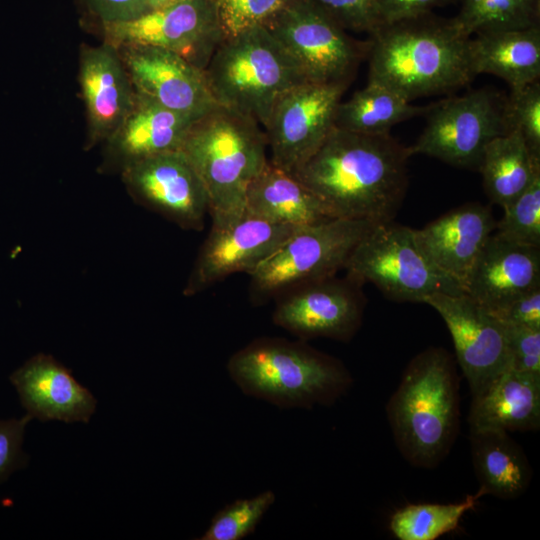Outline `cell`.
I'll list each match as a JSON object with an SVG mask.
<instances>
[{"label":"cell","instance_id":"37","mask_svg":"<svg viewBox=\"0 0 540 540\" xmlns=\"http://www.w3.org/2000/svg\"><path fill=\"white\" fill-rule=\"evenodd\" d=\"M510 350V369L540 375V329L505 326Z\"/></svg>","mask_w":540,"mask_h":540},{"label":"cell","instance_id":"10","mask_svg":"<svg viewBox=\"0 0 540 540\" xmlns=\"http://www.w3.org/2000/svg\"><path fill=\"white\" fill-rule=\"evenodd\" d=\"M101 26L105 43L114 48L159 47L202 70L226 38L216 0H186L150 10L135 19L103 22Z\"/></svg>","mask_w":540,"mask_h":540},{"label":"cell","instance_id":"3","mask_svg":"<svg viewBox=\"0 0 540 540\" xmlns=\"http://www.w3.org/2000/svg\"><path fill=\"white\" fill-rule=\"evenodd\" d=\"M395 443L421 468L437 466L449 453L460 426L459 380L442 348L414 357L386 406Z\"/></svg>","mask_w":540,"mask_h":540},{"label":"cell","instance_id":"20","mask_svg":"<svg viewBox=\"0 0 540 540\" xmlns=\"http://www.w3.org/2000/svg\"><path fill=\"white\" fill-rule=\"evenodd\" d=\"M79 83L86 107L88 145L109 140L133 108L135 90L113 46L104 43L81 51Z\"/></svg>","mask_w":540,"mask_h":540},{"label":"cell","instance_id":"17","mask_svg":"<svg viewBox=\"0 0 540 540\" xmlns=\"http://www.w3.org/2000/svg\"><path fill=\"white\" fill-rule=\"evenodd\" d=\"M116 50L136 93L197 119L218 106L205 71L178 54L146 45Z\"/></svg>","mask_w":540,"mask_h":540},{"label":"cell","instance_id":"40","mask_svg":"<svg viewBox=\"0 0 540 540\" xmlns=\"http://www.w3.org/2000/svg\"><path fill=\"white\" fill-rule=\"evenodd\" d=\"M85 2L101 23L127 21L150 11L147 0H85Z\"/></svg>","mask_w":540,"mask_h":540},{"label":"cell","instance_id":"26","mask_svg":"<svg viewBox=\"0 0 540 540\" xmlns=\"http://www.w3.org/2000/svg\"><path fill=\"white\" fill-rule=\"evenodd\" d=\"M475 475L486 495L514 499L528 488L532 468L522 448L498 430L470 431Z\"/></svg>","mask_w":540,"mask_h":540},{"label":"cell","instance_id":"39","mask_svg":"<svg viewBox=\"0 0 540 540\" xmlns=\"http://www.w3.org/2000/svg\"><path fill=\"white\" fill-rule=\"evenodd\" d=\"M460 0H376L382 24H391L432 12Z\"/></svg>","mask_w":540,"mask_h":540},{"label":"cell","instance_id":"4","mask_svg":"<svg viewBox=\"0 0 540 540\" xmlns=\"http://www.w3.org/2000/svg\"><path fill=\"white\" fill-rule=\"evenodd\" d=\"M227 371L243 394L280 409L329 406L353 383L338 359L283 338L253 340L229 358Z\"/></svg>","mask_w":540,"mask_h":540},{"label":"cell","instance_id":"30","mask_svg":"<svg viewBox=\"0 0 540 540\" xmlns=\"http://www.w3.org/2000/svg\"><path fill=\"white\" fill-rule=\"evenodd\" d=\"M453 17L468 37L477 33L540 26V0H460Z\"/></svg>","mask_w":540,"mask_h":540},{"label":"cell","instance_id":"34","mask_svg":"<svg viewBox=\"0 0 540 540\" xmlns=\"http://www.w3.org/2000/svg\"><path fill=\"white\" fill-rule=\"evenodd\" d=\"M293 0H216L226 37L265 25Z\"/></svg>","mask_w":540,"mask_h":540},{"label":"cell","instance_id":"36","mask_svg":"<svg viewBox=\"0 0 540 540\" xmlns=\"http://www.w3.org/2000/svg\"><path fill=\"white\" fill-rule=\"evenodd\" d=\"M31 419L26 414L22 418L0 420V483L28 463L22 445L26 426Z\"/></svg>","mask_w":540,"mask_h":540},{"label":"cell","instance_id":"15","mask_svg":"<svg viewBox=\"0 0 540 540\" xmlns=\"http://www.w3.org/2000/svg\"><path fill=\"white\" fill-rule=\"evenodd\" d=\"M133 198L184 230L201 231L209 203L203 183L181 150L152 155L122 169Z\"/></svg>","mask_w":540,"mask_h":540},{"label":"cell","instance_id":"5","mask_svg":"<svg viewBox=\"0 0 540 540\" xmlns=\"http://www.w3.org/2000/svg\"><path fill=\"white\" fill-rule=\"evenodd\" d=\"M267 148L260 124L233 109L218 105L195 121L181 151L203 183L212 220L245 209L249 185L269 162Z\"/></svg>","mask_w":540,"mask_h":540},{"label":"cell","instance_id":"14","mask_svg":"<svg viewBox=\"0 0 540 540\" xmlns=\"http://www.w3.org/2000/svg\"><path fill=\"white\" fill-rule=\"evenodd\" d=\"M422 303L435 309L444 320L472 397L510 369L505 325L469 295L434 293Z\"/></svg>","mask_w":540,"mask_h":540},{"label":"cell","instance_id":"38","mask_svg":"<svg viewBox=\"0 0 540 540\" xmlns=\"http://www.w3.org/2000/svg\"><path fill=\"white\" fill-rule=\"evenodd\" d=\"M492 314L505 326L540 329V286L517 297Z\"/></svg>","mask_w":540,"mask_h":540},{"label":"cell","instance_id":"32","mask_svg":"<svg viewBox=\"0 0 540 540\" xmlns=\"http://www.w3.org/2000/svg\"><path fill=\"white\" fill-rule=\"evenodd\" d=\"M497 233L511 241L540 247V175L503 208Z\"/></svg>","mask_w":540,"mask_h":540},{"label":"cell","instance_id":"1","mask_svg":"<svg viewBox=\"0 0 540 540\" xmlns=\"http://www.w3.org/2000/svg\"><path fill=\"white\" fill-rule=\"evenodd\" d=\"M408 147L390 134L363 135L334 127L292 175L334 218L393 220L408 186Z\"/></svg>","mask_w":540,"mask_h":540},{"label":"cell","instance_id":"16","mask_svg":"<svg viewBox=\"0 0 540 540\" xmlns=\"http://www.w3.org/2000/svg\"><path fill=\"white\" fill-rule=\"evenodd\" d=\"M355 282L334 276L293 288L277 297L273 322L306 341L350 340L360 328L364 302Z\"/></svg>","mask_w":540,"mask_h":540},{"label":"cell","instance_id":"21","mask_svg":"<svg viewBox=\"0 0 540 540\" xmlns=\"http://www.w3.org/2000/svg\"><path fill=\"white\" fill-rule=\"evenodd\" d=\"M540 286V247L493 233L472 270L466 294L494 313Z\"/></svg>","mask_w":540,"mask_h":540},{"label":"cell","instance_id":"9","mask_svg":"<svg viewBox=\"0 0 540 540\" xmlns=\"http://www.w3.org/2000/svg\"><path fill=\"white\" fill-rule=\"evenodd\" d=\"M506 98L489 88L452 96L429 106L424 130L408 147L460 168H477L487 144L509 132Z\"/></svg>","mask_w":540,"mask_h":540},{"label":"cell","instance_id":"7","mask_svg":"<svg viewBox=\"0 0 540 540\" xmlns=\"http://www.w3.org/2000/svg\"><path fill=\"white\" fill-rule=\"evenodd\" d=\"M376 223L332 218L298 228L250 273L253 302H264L298 286L333 277Z\"/></svg>","mask_w":540,"mask_h":540},{"label":"cell","instance_id":"6","mask_svg":"<svg viewBox=\"0 0 540 540\" xmlns=\"http://www.w3.org/2000/svg\"><path fill=\"white\" fill-rule=\"evenodd\" d=\"M204 71L218 105L248 115L263 127L277 99L307 81L263 25L226 37Z\"/></svg>","mask_w":540,"mask_h":540},{"label":"cell","instance_id":"31","mask_svg":"<svg viewBox=\"0 0 540 540\" xmlns=\"http://www.w3.org/2000/svg\"><path fill=\"white\" fill-rule=\"evenodd\" d=\"M275 500V493L265 490L227 504L214 515L199 540H242L248 537L255 532Z\"/></svg>","mask_w":540,"mask_h":540},{"label":"cell","instance_id":"19","mask_svg":"<svg viewBox=\"0 0 540 540\" xmlns=\"http://www.w3.org/2000/svg\"><path fill=\"white\" fill-rule=\"evenodd\" d=\"M10 381L31 418L88 423L95 413L93 394L51 355H34L10 375Z\"/></svg>","mask_w":540,"mask_h":540},{"label":"cell","instance_id":"24","mask_svg":"<svg viewBox=\"0 0 540 540\" xmlns=\"http://www.w3.org/2000/svg\"><path fill=\"white\" fill-rule=\"evenodd\" d=\"M470 61L475 76L492 74L510 90L540 77V26L489 31L470 38Z\"/></svg>","mask_w":540,"mask_h":540},{"label":"cell","instance_id":"27","mask_svg":"<svg viewBox=\"0 0 540 540\" xmlns=\"http://www.w3.org/2000/svg\"><path fill=\"white\" fill-rule=\"evenodd\" d=\"M490 200L505 208L540 175L536 158L517 131L495 137L485 147L478 166Z\"/></svg>","mask_w":540,"mask_h":540},{"label":"cell","instance_id":"29","mask_svg":"<svg viewBox=\"0 0 540 540\" xmlns=\"http://www.w3.org/2000/svg\"><path fill=\"white\" fill-rule=\"evenodd\" d=\"M485 495L479 488L458 503L408 504L391 515L389 529L399 540H435L455 530L464 514Z\"/></svg>","mask_w":540,"mask_h":540},{"label":"cell","instance_id":"8","mask_svg":"<svg viewBox=\"0 0 540 540\" xmlns=\"http://www.w3.org/2000/svg\"><path fill=\"white\" fill-rule=\"evenodd\" d=\"M344 269L356 284L370 282L398 301L422 303L434 293H464L429 260L415 229L394 223H376L357 243Z\"/></svg>","mask_w":540,"mask_h":540},{"label":"cell","instance_id":"33","mask_svg":"<svg viewBox=\"0 0 540 540\" xmlns=\"http://www.w3.org/2000/svg\"><path fill=\"white\" fill-rule=\"evenodd\" d=\"M505 114L509 131H517L531 153L540 159V82L510 90Z\"/></svg>","mask_w":540,"mask_h":540},{"label":"cell","instance_id":"22","mask_svg":"<svg viewBox=\"0 0 540 540\" xmlns=\"http://www.w3.org/2000/svg\"><path fill=\"white\" fill-rule=\"evenodd\" d=\"M470 431H535L540 427V375L508 369L473 396Z\"/></svg>","mask_w":540,"mask_h":540},{"label":"cell","instance_id":"25","mask_svg":"<svg viewBox=\"0 0 540 540\" xmlns=\"http://www.w3.org/2000/svg\"><path fill=\"white\" fill-rule=\"evenodd\" d=\"M245 210L267 221L295 227L334 218L310 189L270 162L249 185Z\"/></svg>","mask_w":540,"mask_h":540},{"label":"cell","instance_id":"12","mask_svg":"<svg viewBox=\"0 0 540 540\" xmlns=\"http://www.w3.org/2000/svg\"><path fill=\"white\" fill-rule=\"evenodd\" d=\"M346 85L306 81L277 99L264 126L272 165L293 174L319 149L335 127Z\"/></svg>","mask_w":540,"mask_h":540},{"label":"cell","instance_id":"23","mask_svg":"<svg viewBox=\"0 0 540 540\" xmlns=\"http://www.w3.org/2000/svg\"><path fill=\"white\" fill-rule=\"evenodd\" d=\"M198 119L166 108L135 92L133 108L108 140L111 152L123 169L152 155L181 150L192 125Z\"/></svg>","mask_w":540,"mask_h":540},{"label":"cell","instance_id":"13","mask_svg":"<svg viewBox=\"0 0 540 540\" xmlns=\"http://www.w3.org/2000/svg\"><path fill=\"white\" fill-rule=\"evenodd\" d=\"M298 228L267 221L245 209L212 220L183 295H197L235 273H252Z\"/></svg>","mask_w":540,"mask_h":540},{"label":"cell","instance_id":"28","mask_svg":"<svg viewBox=\"0 0 540 540\" xmlns=\"http://www.w3.org/2000/svg\"><path fill=\"white\" fill-rule=\"evenodd\" d=\"M429 106H416L394 90L376 82L356 91L340 102L335 127L363 135L390 134L393 126L426 114Z\"/></svg>","mask_w":540,"mask_h":540},{"label":"cell","instance_id":"41","mask_svg":"<svg viewBox=\"0 0 540 540\" xmlns=\"http://www.w3.org/2000/svg\"><path fill=\"white\" fill-rule=\"evenodd\" d=\"M186 0H147L150 10L162 8Z\"/></svg>","mask_w":540,"mask_h":540},{"label":"cell","instance_id":"11","mask_svg":"<svg viewBox=\"0 0 540 540\" xmlns=\"http://www.w3.org/2000/svg\"><path fill=\"white\" fill-rule=\"evenodd\" d=\"M316 83H348L362 54L360 45L311 0H293L265 25Z\"/></svg>","mask_w":540,"mask_h":540},{"label":"cell","instance_id":"2","mask_svg":"<svg viewBox=\"0 0 540 540\" xmlns=\"http://www.w3.org/2000/svg\"><path fill=\"white\" fill-rule=\"evenodd\" d=\"M370 36L368 81L384 85L410 102L453 92L475 78L471 37L453 18L430 12L382 24Z\"/></svg>","mask_w":540,"mask_h":540},{"label":"cell","instance_id":"35","mask_svg":"<svg viewBox=\"0 0 540 540\" xmlns=\"http://www.w3.org/2000/svg\"><path fill=\"white\" fill-rule=\"evenodd\" d=\"M344 30L372 34L380 25L376 0H311Z\"/></svg>","mask_w":540,"mask_h":540},{"label":"cell","instance_id":"18","mask_svg":"<svg viewBox=\"0 0 540 540\" xmlns=\"http://www.w3.org/2000/svg\"><path fill=\"white\" fill-rule=\"evenodd\" d=\"M496 229L489 207L468 203L415 230L433 265L464 293L474 265Z\"/></svg>","mask_w":540,"mask_h":540}]
</instances>
